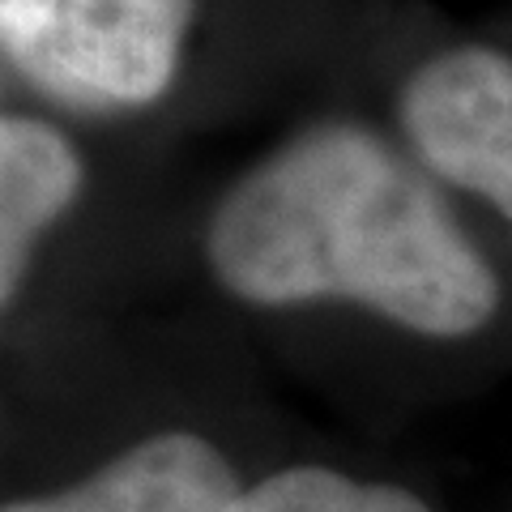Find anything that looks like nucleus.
<instances>
[{"mask_svg": "<svg viewBox=\"0 0 512 512\" xmlns=\"http://www.w3.org/2000/svg\"><path fill=\"white\" fill-rule=\"evenodd\" d=\"M239 491L231 461L210 440L163 431L107 461L86 483L0 512H231Z\"/></svg>", "mask_w": 512, "mask_h": 512, "instance_id": "20e7f679", "label": "nucleus"}, {"mask_svg": "<svg viewBox=\"0 0 512 512\" xmlns=\"http://www.w3.org/2000/svg\"><path fill=\"white\" fill-rule=\"evenodd\" d=\"M197 0H0V52L77 103H150L175 69Z\"/></svg>", "mask_w": 512, "mask_h": 512, "instance_id": "f03ea898", "label": "nucleus"}, {"mask_svg": "<svg viewBox=\"0 0 512 512\" xmlns=\"http://www.w3.org/2000/svg\"><path fill=\"white\" fill-rule=\"evenodd\" d=\"M210 265L244 303L346 299L423 338H466L500 308L440 192L355 124H316L248 171L210 222Z\"/></svg>", "mask_w": 512, "mask_h": 512, "instance_id": "f257e3e1", "label": "nucleus"}, {"mask_svg": "<svg viewBox=\"0 0 512 512\" xmlns=\"http://www.w3.org/2000/svg\"><path fill=\"white\" fill-rule=\"evenodd\" d=\"M82 188V158L52 124L0 116V303L26 274L30 248Z\"/></svg>", "mask_w": 512, "mask_h": 512, "instance_id": "39448f33", "label": "nucleus"}, {"mask_svg": "<svg viewBox=\"0 0 512 512\" xmlns=\"http://www.w3.org/2000/svg\"><path fill=\"white\" fill-rule=\"evenodd\" d=\"M231 512H431L419 495L389 483H355L325 466H291L239 491Z\"/></svg>", "mask_w": 512, "mask_h": 512, "instance_id": "423d86ee", "label": "nucleus"}, {"mask_svg": "<svg viewBox=\"0 0 512 512\" xmlns=\"http://www.w3.org/2000/svg\"><path fill=\"white\" fill-rule=\"evenodd\" d=\"M402 128L440 180L491 201L512 222V60L453 47L402 90Z\"/></svg>", "mask_w": 512, "mask_h": 512, "instance_id": "7ed1b4c3", "label": "nucleus"}]
</instances>
